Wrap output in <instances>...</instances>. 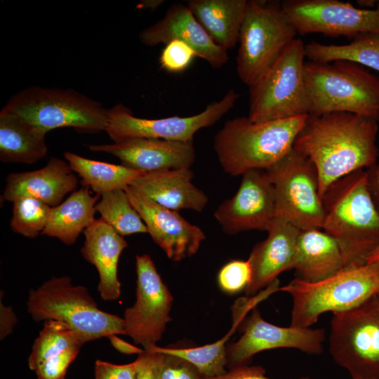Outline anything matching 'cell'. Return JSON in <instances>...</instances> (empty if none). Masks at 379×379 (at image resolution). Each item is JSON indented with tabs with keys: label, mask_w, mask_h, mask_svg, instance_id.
Listing matches in <instances>:
<instances>
[{
	"label": "cell",
	"mask_w": 379,
	"mask_h": 379,
	"mask_svg": "<svg viewBox=\"0 0 379 379\" xmlns=\"http://www.w3.org/2000/svg\"><path fill=\"white\" fill-rule=\"evenodd\" d=\"M379 157V154H378ZM370 190L379 211V160L372 167L367 169Z\"/></svg>",
	"instance_id": "obj_43"
},
{
	"label": "cell",
	"mask_w": 379,
	"mask_h": 379,
	"mask_svg": "<svg viewBox=\"0 0 379 379\" xmlns=\"http://www.w3.org/2000/svg\"><path fill=\"white\" fill-rule=\"evenodd\" d=\"M46 133L4 107L0 112V160L34 164L48 152Z\"/></svg>",
	"instance_id": "obj_26"
},
{
	"label": "cell",
	"mask_w": 379,
	"mask_h": 379,
	"mask_svg": "<svg viewBox=\"0 0 379 379\" xmlns=\"http://www.w3.org/2000/svg\"><path fill=\"white\" fill-rule=\"evenodd\" d=\"M300 230L276 217L267 231L265 239L258 243L248 258L251 269V281L245 290L248 295L270 285L278 275L293 269L298 237Z\"/></svg>",
	"instance_id": "obj_20"
},
{
	"label": "cell",
	"mask_w": 379,
	"mask_h": 379,
	"mask_svg": "<svg viewBox=\"0 0 379 379\" xmlns=\"http://www.w3.org/2000/svg\"><path fill=\"white\" fill-rule=\"evenodd\" d=\"M95 379H137L135 362L118 365L98 359L95 363Z\"/></svg>",
	"instance_id": "obj_39"
},
{
	"label": "cell",
	"mask_w": 379,
	"mask_h": 379,
	"mask_svg": "<svg viewBox=\"0 0 379 379\" xmlns=\"http://www.w3.org/2000/svg\"><path fill=\"white\" fill-rule=\"evenodd\" d=\"M378 295H379V293H378Z\"/></svg>",
	"instance_id": "obj_45"
},
{
	"label": "cell",
	"mask_w": 379,
	"mask_h": 379,
	"mask_svg": "<svg viewBox=\"0 0 379 379\" xmlns=\"http://www.w3.org/2000/svg\"><path fill=\"white\" fill-rule=\"evenodd\" d=\"M241 332L240 338L227 348L230 368L247 365L255 354L268 350L294 348L318 355L326 339L323 328L279 326L266 321L257 309L246 319Z\"/></svg>",
	"instance_id": "obj_15"
},
{
	"label": "cell",
	"mask_w": 379,
	"mask_h": 379,
	"mask_svg": "<svg viewBox=\"0 0 379 379\" xmlns=\"http://www.w3.org/2000/svg\"><path fill=\"white\" fill-rule=\"evenodd\" d=\"M322 199V229L339 244L345 268L366 264L379 245V211L370 190L367 170H359L334 182Z\"/></svg>",
	"instance_id": "obj_2"
},
{
	"label": "cell",
	"mask_w": 379,
	"mask_h": 379,
	"mask_svg": "<svg viewBox=\"0 0 379 379\" xmlns=\"http://www.w3.org/2000/svg\"><path fill=\"white\" fill-rule=\"evenodd\" d=\"M345 268L342 250L338 241L321 229L300 231L293 269L298 279L307 282L324 280Z\"/></svg>",
	"instance_id": "obj_24"
},
{
	"label": "cell",
	"mask_w": 379,
	"mask_h": 379,
	"mask_svg": "<svg viewBox=\"0 0 379 379\" xmlns=\"http://www.w3.org/2000/svg\"><path fill=\"white\" fill-rule=\"evenodd\" d=\"M27 312L36 321H61L84 343L110 335L126 334L123 318L101 310L86 288L68 276L52 277L29 291Z\"/></svg>",
	"instance_id": "obj_6"
},
{
	"label": "cell",
	"mask_w": 379,
	"mask_h": 379,
	"mask_svg": "<svg viewBox=\"0 0 379 379\" xmlns=\"http://www.w3.org/2000/svg\"><path fill=\"white\" fill-rule=\"evenodd\" d=\"M4 107L46 134L64 127L96 133L105 131L108 121L109 109L72 89L29 87Z\"/></svg>",
	"instance_id": "obj_8"
},
{
	"label": "cell",
	"mask_w": 379,
	"mask_h": 379,
	"mask_svg": "<svg viewBox=\"0 0 379 379\" xmlns=\"http://www.w3.org/2000/svg\"><path fill=\"white\" fill-rule=\"evenodd\" d=\"M281 6L300 34L354 38L379 33V3L375 8H363L338 0H286Z\"/></svg>",
	"instance_id": "obj_14"
},
{
	"label": "cell",
	"mask_w": 379,
	"mask_h": 379,
	"mask_svg": "<svg viewBox=\"0 0 379 379\" xmlns=\"http://www.w3.org/2000/svg\"><path fill=\"white\" fill-rule=\"evenodd\" d=\"M192 178L190 168L168 169L144 173L130 186L166 208L201 212L208 198L192 183Z\"/></svg>",
	"instance_id": "obj_23"
},
{
	"label": "cell",
	"mask_w": 379,
	"mask_h": 379,
	"mask_svg": "<svg viewBox=\"0 0 379 379\" xmlns=\"http://www.w3.org/2000/svg\"><path fill=\"white\" fill-rule=\"evenodd\" d=\"M378 122L375 118L349 112L307 115L293 149L315 166L321 198L334 182L375 164Z\"/></svg>",
	"instance_id": "obj_1"
},
{
	"label": "cell",
	"mask_w": 379,
	"mask_h": 379,
	"mask_svg": "<svg viewBox=\"0 0 379 379\" xmlns=\"http://www.w3.org/2000/svg\"><path fill=\"white\" fill-rule=\"evenodd\" d=\"M292 297L290 326L310 328L324 313L345 312L379 293V262L345 267L319 281L298 278L279 288Z\"/></svg>",
	"instance_id": "obj_5"
},
{
	"label": "cell",
	"mask_w": 379,
	"mask_h": 379,
	"mask_svg": "<svg viewBox=\"0 0 379 379\" xmlns=\"http://www.w3.org/2000/svg\"><path fill=\"white\" fill-rule=\"evenodd\" d=\"M125 191L145 224L147 233L168 258L178 262L198 251L206 238L199 227L186 220L178 211L157 204L131 186Z\"/></svg>",
	"instance_id": "obj_17"
},
{
	"label": "cell",
	"mask_w": 379,
	"mask_h": 379,
	"mask_svg": "<svg viewBox=\"0 0 379 379\" xmlns=\"http://www.w3.org/2000/svg\"><path fill=\"white\" fill-rule=\"evenodd\" d=\"M197 56L195 51L185 43L173 40L165 44L161 55V67L171 73L182 72L187 69Z\"/></svg>",
	"instance_id": "obj_35"
},
{
	"label": "cell",
	"mask_w": 379,
	"mask_h": 379,
	"mask_svg": "<svg viewBox=\"0 0 379 379\" xmlns=\"http://www.w3.org/2000/svg\"><path fill=\"white\" fill-rule=\"evenodd\" d=\"M77 183L67 161L51 157L42 168L8 174L3 199L13 202L21 197H31L53 208L76 189Z\"/></svg>",
	"instance_id": "obj_21"
},
{
	"label": "cell",
	"mask_w": 379,
	"mask_h": 379,
	"mask_svg": "<svg viewBox=\"0 0 379 379\" xmlns=\"http://www.w3.org/2000/svg\"><path fill=\"white\" fill-rule=\"evenodd\" d=\"M305 45L295 38L249 86L248 118L264 122L308 115L305 81Z\"/></svg>",
	"instance_id": "obj_7"
},
{
	"label": "cell",
	"mask_w": 379,
	"mask_h": 379,
	"mask_svg": "<svg viewBox=\"0 0 379 379\" xmlns=\"http://www.w3.org/2000/svg\"><path fill=\"white\" fill-rule=\"evenodd\" d=\"M136 300L124 312L126 335L143 349L157 345L163 336L173 298L147 254L135 257Z\"/></svg>",
	"instance_id": "obj_13"
},
{
	"label": "cell",
	"mask_w": 379,
	"mask_h": 379,
	"mask_svg": "<svg viewBox=\"0 0 379 379\" xmlns=\"http://www.w3.org/2000/svg\"><path fill=\"white\" fill-rule=\"evenodd\" d=\"M307 117L264 122H253L248 117L227 120L213 142L223 171L237 176L270 168L293 149Z\"/></svg>",
	"instance_id": "obj_3"
},
{
	"label": "cell",
	"mask_w": 379,
	"mask_h": 379,
	"mask_svg": "<svg viewBox=\"0 0 379 379\" xmlns=\"http://www.w3.org/2000/svg\"><path fill=\"white\" fill-rule=\"evenodd\" d=\"M80 349L81 347H71L43 361L35 370L37 379H65L67 368Z\"/></svg>",
	"instance_id": "obj_36"
},
{
	"label": "cell",
	"mask_w": 379,
	"mask_h": 379,
	"mask_svg": "<svg viewBox=\"0 0 379 379\" xmlns=\"http://www.w3.org/2000/svg\"><path fill=\"white\" fill-rule=\"evenodd\" d=\"M84 234L85 241L81 253L98 272V291L102 299L116 300L121 295L118 262L128 243L100 218L95 219Z\"/></svg>",
	"instance_id": "obj_22"
},
{
	"label": "cell",
	"mask_w": 379,
	"mask_h": 379,
	"mask_svg": "<svg viewBox=\"0 0 379 379\" xmlns=\"http://www.w3.org/2000/svg\"><path fill=\"white\" fill-rule=\"evenodd\" d=\"M379 262V245L370 253L366 260V263Z\"/></svg>",
	"instance_id": "obj_44"
},
{
	"label": "cell",
	"mask_w": 379,
	"mask_h": 379,
	"mask_svg": "<svg viewBox=\"0 0 379 379\" xmlns=\"http://www.w3.org/2000/svg\"><path fill=\"white\" fill-rule=\"evenodd\" d=\"M100 195H91L89 187L74 191L69 197L52 208L49 221L42 234L55 237L70 246L81 232L95 220V205Z\"/></svg>",
	"instance_id": "obj_27"
},
{
	"label": "cell",
	"mask_w": 379,
	"mask_h": 379,
	"mask_svg": "<svg viewBox=\"0 0 379 379\" xmlns=\"http://www.w3.org/2000/svg\"><path fill=\"white\" fill-rule=\"evenodd\" d=\"M305 55L313 62L347 60L379 72V33L359 35L344 45L312 41L305 45Z\"/></svg>",
	"instance_id": "obj_29"
},
{
	"label": "cell",
	"mask_w": 379,
	"mask_h": 379,
	"mask_svg": "<svg viewBox=\"0 0 379 379\" xmlns=\"http://www.w3.org/2000/svg\"><path fill=\"white\" fill-rule=\"evenodd\" d=\"M197 368L187 361L167 354L166 363L160 379H201Z\"/></svg>",
	"instance_id": "obj_38"
},
{
	"label": "cell",
	"mask_w": 379,
	"mask_h": 379,
	"mask_svg": "<svg viewBox=\"0 0 379 379\" xmlns=\"http://www.w3.org/2000/svg\"><path fill=\"white\" fill-rule=\"evenodd\" d=\"M252 278V269L248 260H232L221 267L218 274L220 289L228 294L246 290Z\"/></svg>",
	"instance_id": "obj_34"
},
{
	"label": "cell",
	"mask_w": 379,
	"mask_h": 379,
	"mask_svg": "<svg viewBox=\"0 0 379 379\" xmlns=\"http://www.w3.org/2000/svg\"><path fill=\"white\" fill-rule=\"evenodd\" d=\"M241 321L239 318H234L232 328L227 334L211 344L188 348L161 347L157 345H154V347L164 354L187 361L194 365L204 377L219 376L227 372L225 367L227 366V359L225 344Z\"/></svg>",
	"instance_id": "obj_30"
},
{
	"label": "cell",
	"mask_w": 379,
	"mask_h": 379,
	"mask_svg": "<svg viewBox=\"0 0 379 379\" xmlns=\"http://www.w3.org/2000/svg\"><path fill=\"white\" fill-rule=\"evenodd\" d=\"M84 344L81 338L65 324L49 320L36 338L28 358V366L35 371L47 359Z\"/></svg>",
	"instance_id": "obj_32"
},
{
	"label": "cell",
	"mask_w": 379,
	"mask_h": 379,
	"mask_svg": "<svg viewBox=\"0 0 379 379\" xmlns=\"http://www.w3.org/2000/svg\"><path fill=\"white\" fill-rule=\"evenodd\" d=\"M107 338L109 339L113 347L122 354H140L144 350V349H141L140 347L129 344L123 339L119 338L116 334L110 335L107 337Z\"/></svg>",
	"instance_id": "obj_42"
},
{
	"label": "cell",
	"mask_w": 379,
	"mask_h": 379,
	"mask_svg": "<svg viewBox=\"0 0 379 379\" xmlns=\"http://www.w3.org/2000/svg\"><path fill=\"white\" fill-rule=\"evenodd\" d=\"M94 152H102L119 158L122 165L149 173L190 168L195 161L193 142L138 138L112 144L89 145Z\"/></svg>",
	"instance_id": "obj_18"
},
{
	"label": "cell",
	"mask_w": 379,
	"mask_h": 379,
	"mask_svg": "<svg viewBox=\"0 0 379 379\" xmlns=\"http://www.w3.org/2000/svg\"><path fill=\"white\" fill-rule=\"evenodd\" d=\"M139 39L150 46L173 40L185 43L214 68L222 67L229 60L227 51L215 43L187 5L180 3L172 4L161 20L140 33Z\"/></svg>",
	"instance_id": "obj_19"
},
{
	"label": "cell",
	"mask_w": 379,
	"mask_h": 379,
	"mask_svg": "<svg viewBox=\"0 0 379 379\" xmlns=\"http://www.w3.org/2000/svg\"><path fill=\"white\" fill-rule=\"evenodd\" d=\"M247 0H189L186 5L220 47L228 51L239 41Z\"/></svg>",
	"instance_id": "obj_25"
},
{
	"label": "cell",
	"mask_w": 379,
	"mask_h": 379,
	"mask_svg": "<svg viewBox=\"0 0 379 379\" xmlns=\"http://www.w3.org/2000/svg\"><path fill=\"white\" fill-rule=\"evenodd\" d=\"M238 98L239 94L230 88L200 113L161 119L137 117L130 109L118 104L109 109L105 131L114 142L138 138L193 142L197 131L217 123L234 106Z\"/></svg>",
	"instance_id": "obj_12"
},
{
	"label": "cell",
	"mask_w": 379,
	"mask_h": 379,
	"mask_svg": "<svg viewBox=\"0 0 379 379\" xmlns=\"http://www.w3.org/2000/svg\"><path fill=\"white\" fill-rule=\"evenodd\" d=\"M214 216L228 234L267 231L277 211L274 187L266 171L252 170L243 174L236 194L218 206Z\"/></svg>",
	"instance_id": "obj_16"
},
{
	"label": "cell",
	"mask_w": 379,
	"mask_h": 379,
	"mask_svg": "<svg viewBox=\"0 0 379 379\" xmlns=\"http://www.w3.org/2000/svg\"><path fill=\"white\" fill-rule=\"evenodd\" d=\"M329 352L352 379H379V295L333 314Z\"/></svg>",
	"instance_id": "obj_10"
},
{
	"label": "cell",
	"mask_w": 379,
	"mask_h": 379,
	"mask_svg": "<svg viewBox=\"0 0 379 379\" xmlns=\"http://www.w3.org/2000/svg\"><path fill=\"white\" fill-rule=\"evenodd\" d=\"M166 359L167 354L155 350L154 345L144 349L135 361L137 379H160Z\"/></svg>",
	"instance_id": "obj_37"
},
{
	"label": "cell",
	"mask_w": 379,
	"mask_h": 379,
	"mask_svg": "<svg viewBox=\"0 0 379 379\" xmlns=\"http://www.w3.org/2000/svg\"><path fill=\"white\" fill-rule=\"evenodd\" d=\"M308 115L349 112L379 121V77L347 60L305 63Z\"/></svg>",
	"instance_id": "obj_4"
},
{
	"label": "cell",
	"mask_w": 379,
	"mask_h": 379,
	"mask_svg": "<svg viewBox=\"0 0 379 379\" xmlns=\"http://www.w3.org/2000/svg\"><path fill=\"white\" fill-rule=\"evenodd\" d=\"M95 209L100 218L122 237L147 233L145 224L131 203L125 190L103 193Z\"/></svg>",
	"instance_id": "obj_31"
},
{
	"label": "cell",
	"mask_w": 379,
	"mask_h": 379,
	"mask_svg": "<svg viewBox=\"0 0 379 379\" xmlns=\"http://www.w3.org/2000/svg\"><path fill=\"white\" fill-rule=\"evenodd\" d=\"M64 157L73 171L81 178V185L96 194L116 190H125L144 173L124 165H116L84 158L65 152Z\"/></svg>",
	"instance_id": "obj_28"
},
{
	"label": "cell",
	"mask_w": 379,
	"mask_h": 379,
	"mask_svg": "<svg viewBox=\"0 0 379 379\" xmlns=\"http://www.w3.org/2000/svg\"><path fill=\"white\" fill-rule=\"evenodd\" d=\"M265 171L274 187L277 217L300 230L322 229L324 208L312 162L293 147Z\"/></svg>",
	"instance_id": "obj_11"
},
{
	"label": "cell",
	"mask_w": 379,
	"mask_h": 379,
	"mask_svg": "<svg viewBox=\"0 0 379 379\" xmlns=\"http://www.w3.org/2000/svg\"><path fill=\"white\" fill-rule=\"evenodd\" d=\"M297 34L281 3L248 1L237 55L241 81L248 87L254 84Z\"/></svg>",
	"instance_id": "obj_9"
},
{
	"label": "cell",
	"mask_w": 379,
	"mask_h": 379,
	"mask_svg": "<svg viewBox=\"0 0 379 379\" xmlns=\"http://www.w3.org/2000/svg\"><path fill=\"white\" fill-rule=\"evenodd\" d=\"M201 379H272L265 375V370L261 366L243 365L230 368L225 373L216 377H204ZM296 379H312L302 377Z\"/></svg>",
	"instance_id": "obj_40"
},
{
	"label": "cell",
	"mask_w": 379,
	"mask_h": 379,
	"mask_svg": "<svg viewBox=\"0 0 379 379\" xmlns=\"http://www.w3.org/2000/svg\"><path fill=\"white\" fill-rule=\"evenodd\" d=\"M17 318L11 307L0 303V338L4 339L13 329Z\"/></svg>",
	"instance_id": "obj_41"
},
{
	"label": "cell",
	"mask_w": 379,
	"mask_h": 379,
	"mask_svg": "<svg viewBox=\"0 0 379 379\" xmlns=\"http://www.w3.org/2000/svg\"><path fill=\"white\" fill-rule=\"evenodd\" d=\"M11 227L13 232L28 238L42 234L47 225L53 207L31 197H21L13 201Z\"/></svg>",
	"instance_id": "obj_33"
}]
</instances>
